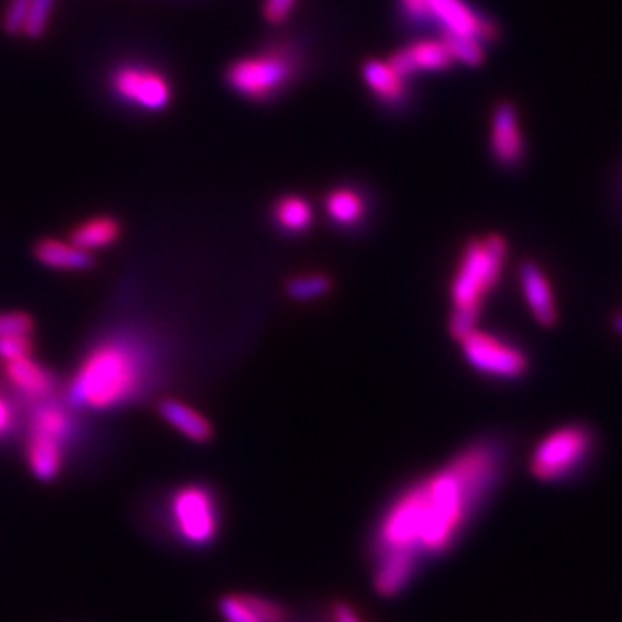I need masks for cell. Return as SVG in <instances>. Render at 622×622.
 <instances>
[{
	"label": "cell",
	"instance_id": "cell-7",
	"mask_svg": "<svg viewBox=\"0 0 622 622\" xmlns=\"http://www.w3.org/2000/svg\"><path fill=\"white\" fill-rule=\"evenodd\" d=\"M297 59L287 51H268L232 63L227 67L226 81L246 99L268 101L287 89L297 77Z\"/></svg>",
	"mask_w": 622,
	"mask_h": 622
},
{
	"label": "cell",
	"instance_id": "cell-29",
	"mask_svg": "<svg viewBox=\"0 0 622 622\" xmlns=\"http://www.w3.org/2000/svg\"><path fill=\"white\" fill-rule=\"evenodd\" d=\"M33 319L26 312H0V336L31 335Z\"/></svg>",
	"mask_w": 622,
	"mask_h": 622
},
{
	"label": "cell",
	"instance_id": "cell-31",
	"mask_svg": "<svg viewBox=\"0 0 622 622\" xmlns=\"http://www.w3.org/2000/svg\"><path fill=\"white\" fill-rule=\"evenodd\" d=\"M299 0H264V19L270 24L287 23L290 12L295 11Z\"/></svg>",
	"mask_w": 622,
	"mask_h": 622
},
{
	"label": "cell",
	"instance_id": "cell-15",
	"mask_svg": "<svg viewBox=\"0 0 622 622\" xmlns=\"http://www.w3.org/2000/svg\"><path fill=\"white\" fill-rule=\"evenodd\" d=\"M373 587L381 597H397L418 573L421 556L415 552H391L373 560Z\"/></svg>",
	"mask_w": 622,
	"mask_h": 622
},
{
	"label": "cell",
	"instance_id": "cell-8",
	"mask_svg": "<svg viewBox=\"0 0 622 622\" xmlns=\"http://www.w3.org/2000/svg\"><path fill=\"white\" fill-rule=\"evenodd\" d=\"M462 348L467 363L491 379L515 381L522 379L530 367L526 353L512 341L478 329L462 338Z\"/></svg>",
	"mask_w": 622,
	"mask_h": 622
},
{
	"label": "cell",
	"instance_id": "cell-28",
	"mask_svg": "<svg viewBox=\"0 0 622 622\" xmlns=\"http://www.w3.org/2000/svg\"><path fill=\"white\" fill-rule=\"evenodd\" d=\"M31 351H33L31 335L0 336V359L7 363L31 357Z\"/></svg>",
	"mask_w": 622,
	"mask_h": 622
},
{
	"label": "cell",
	"instance_id": "cell-26",
	"mask_svg": "<svg viewBox=\"0 0 622 622\" xmlns=\"http://www.w3.org/2000/svg\"><path fill=\"white\" fill-rule=\"evenodd\" d=\"M55 2L57 0H31L29 19H26V24H24V35L31 36V38H38V36L45 35L51 12L55 9Z\"/></svg>",
	"mask_w": 622,
	"mask_h": 622
},
{
	"label": "cell",
	"instance_id": "cell-5",
	"mask_svg": "<svg viewBox=\"0 0 622 622\" xmlns=\"http://www.w3.org/2000/svg\"><path fill=\"white\" fill-rule=\"evenodd\" d=\"M423 524H425L423 484L413 481L385 508L377 526L373 530L371 546H369L373 560L391 552H415L421 556L419 542H421Z\"/></svg>",
	"mask_w": 622,
	"mask_h": 622
},
{
	"label": "cell",
	"instance_id": "cell-14",
	"mask_svg": "<svg viewBox=\"0 0 622 622\" xmlns=\"http://www.w3.org/2000/svg\"><path fill=\"white\" fill-rule=\"evenodd\" d=\"M518 278H520L524 300L534 314V319L542 326H554L558 321V307H556L551 278L542 270V266L534 260H524L518 266Z\"/></svg>",
	"mask_w": 622,
	"mask_h": 622
},
{
	"label": "cell",
	"instance_id": "cell-21",
	"mask_svg": "<svg viewBox=\"0 0 622 622\" xmlns=\"http://www.w3.org/2000/svg\"><path fill=\"white\" fill-rule=\"evenodd\" d=\"M35 258L43 266L57 270H87L96 264L91 252L84 251L69 242L45 238L36 242Z\"/></svg>",
	"mask_w": 622,
	"mask_h": 622
},
{
	"label": "cell",
	"instance_id": "cell-4",
	"mask_svg": "<svg viewBox=\"0 0 622 622\" xmlns=\"http://www.w3.org/2000/svg\"><path fill=\"white\" fill-rule=\"evenodd\" d=\"M597 452V433L585 423H570L552 431L530 457V471L540 481H566L590 464Z\"/></svg>",
	"mask_w": 622,
	"mask_h": 622
},
{
	"label": "cell",
	"instance_id": "cell-17",
	"mask_svg": "<svg viewBox=\"0 0 622 622\" xmlns=\"http://www.w3.org/2000/svg\"><path fill=\"white\" fill-rule=\"evenodd\" d=\"M218 607L226 622H288L287 609L263 597L226 595Z\"/></svg>",
	"mask_w": 622,
	"mask_h": 622
},
{
	"label": "cell",
	"instance_id": "cell-12",
	"mask_svg": "<svg viewBox=\"0 0 622 622\" xmlns=\"http://www.w3.org/2000/svg\"><path fill=\"white\" fill-rule=\"evenodd\" d=\"M111 87L118 96L145 111H162L168 108L171 99L164 75L145 67H120L111 75Z\"/></svg>",
	"mask_w": 622,
	"mask_h": 622
},
{
	"label": "cell",
	"instance_id": "cell-11",
	"mask_svg": "<svg viewBox=\"0 0 622 622\" xmlns=\"http://www.w3.org/2000/svg\"><path fill=\"white\" fill-rule=\"evenodd\" d=\"M490 154L503 169L518 168L526 157V140L512 101H500L491 111Z\"/></svg>",
	"mask_w": 622,
	"mask_h": 622
},
{
	"label": "cell",
	"instance_id": "cell-3",
	"mask_svg": "<svg viewBox=\"0 0 622 622\" xmlns=\"http://www.w3.org/2000/svg\"><path fill=\"white\" fill-rule=\"evenodd\" d=\"M508 252V240L496 232L467 240L449 288V299L454 304L449 316V333L455 338L462 341L471 331H476L481 307L502 278Z\"/></svg>",
	"mask_w": 622,
	"mask_h": 622
},
{
	"label": "cell",
	"instance_id": "cell-2",
	"mask_svg": "<svg viewBox=\"0 0 622 622\" xmlns=\"http://www.w3.org/2000/svg\"><path fill=\"white\" fill-rule=\"evenodd\" d=\"M144 381V357L132 343L113 338L97 345L73 377L67 401L73 408L109 409L135 396Z\"/></svg>",
	"mask_w": 622,
	"mask_h": 622
},
{
	"label": "cell",
	"instance_id": "cell-20",
	"mask_svg": "<svg viewBox=\"0 0 622 622\" xmlns=\"http://www.w3.org/2000/svg\"><path fill=\"white\" fill-rule=\"evenodd\" d=\"M157 409H159V415L190 442L206 443L212 440L214 427L200 411L181 403L178 399H164Z\"/></svg>",
	"mask_w": 622,
	"mask_h": 622
},
{
	"label": "cell",
	"instance_id": "cell-23",
	"mask_svg": "<svg viewBox=\"0 0 622 622\" xmlns=\"http://www.w3.org/2000/svg\"><path fill=\"white\" fill-rule=\"evenodd\" d=\"M121 227L115 218L109 215H97L84 222L81 226L75 227L71 234V242L75 246L84 248V251H99L105 248L109 244H113L120 238Z\"/></svg>",
	"mask_w": 622,
	"mask_h": 622
},
{
	"label": "cell",
	"instance_id": "cell-30",
	"mask_svg": "<svg viewBox=\"0 0 622 622\" xmlns=\"http://www.w3.org/2000/svg\"><path fill=\"white\" fill-rule=\"evenodd\" d=\"M401 19L413 29H430L425 0H399Z\"/></svg>",
	"mask_w": 622,
	"mask_h": 622
},
{
	"label": "cell",
	"instance_id": "cell-22",
	"mask_svg": "<svg viewBox=\"0 0 622 622\" xmlns=\"http://www.w3.org/2000/svg\"><path fill=\"white\" fill-rule=\"evenodd\" d=\"M273 218L288 234H304L314 224V208L302 196H282L276 200Z\"/></svg>",
	"mask_w": 622,
	"mask_h": 622
},
{
	"label": "cell",
	"instance_id": "cell-6",
	"mask_svg": "<svg viewBox=\"0 0 622 622\" xmlns=\"http://www.w3.org/2000/svg\"><path fill=\"white\" fill-rule=\"evenodd\" d=\"M73 421L55 401H38L31 418V435L26 443V462L41 481L57 479L63 467V447L69 440Z\"/></svg>",
	"mask_w": 622,
	"mask_h": 622
},
{
	"label": "cell",
	"instance_id": "cell-33",
	"mask_svg": "<svg viewBox=\"0 0 622 622\" xmlns=\"http://www.w3.org/2000/svg\"><path fill=\"white\" fill-rule=\"evenodd\" d=\"M612 329H614L619 335H622V311L614 316V321H612Z\"/></svg>",
	"mask_w": 622,
	"mask_h": 622
},
{
	"label": "cell",
	"instance_id": "cell-10",
	"mask_svg": "<svg viewBox=\"0 0 622 622\" xmlns=\"http://www.w3.org/2000/svg\"><path fill=\"white\" fill-rule=\"evenodd\" d=\"M425 4L430 29H437L442 35L471 36L484 45L496 43L498 24L466 0H425Z\"/></svg>",
	"mask_w": 622,
	"mask_h": 622
},
{
	"label": "cell",
	"instance_id": "cell-1",
	"mask_svg": "<svg viewBox=\"0 0 622 622\" xmlns=\"http://www.w3.org/2000/svg\"><path fill=\"white\" fill-rule=\"evenodd\" d=\"M506 467V445L496 437H484L421 479L425 493V524L421 532V556H443L464 534L467 522L490 498Z\"/></svg>",
	"mask_w": 622,
	"mask_h": 622
},
{
	"label": "cell",
	"instance_id": "cell-13",
	"mask_svg": "<svg viewBox=\"0 0 622 622\" xmlns=\"http://www.w3.org/2000/svg\"><path fill=\"white\" fill-rule=\"evenodd\" d=\"M387 63L406 81H409V79L423 75V73L447 71L454 65V59H452V55H449V51L445 47L442 38L423 36V38L409 43L406 47L393 51Z\"/></svg>",
	"mask_w": 622,
	"mask_h": 622
},
{
	"label": "cell",
	"instance_id": "cell-16",
	"mask_svg": "<svg viewBox=\"0 0 622 622\" xmlns=\"http://www.w3.org/2000/svg\"><path fill=\"white\" fill-rule=\"evenodd\" d=\"M360 77L371 96L389 109L403 108L408 103V81L387 63V59H369L360 67Z\"/></svg>",
	"mask_w": 622,
	"mask_h": 622
},
{
	"label": "cell",
	"instance_id": "cell-25",
	"mask_svg": "<svg viewBox=\"0 0 622 622\" xmlns=\"http://www.w3.org/2000/svg\"><path fill=\"white\" fill-rule=\"evenodd\" d=\"M333 290V280L326 275H300L287 282V295L295 300L321 299Z\"/></svg>",
	"mask_w": 622,
	"mask_h": 622
},
{
	"label": "cell",
	"instance_id": "cell-24",
	"mask_svg": "<svg viewBox=\"0 0 622 622\" xmlns=\"http://www.w3.org/2000/svg\"><path fill=\"white\" fill-rule=\"evenodd\" d=\"M440 38L445 43V47L449 51L454 63L466 65V67H479V65H484V60H486V47H488V45H484L478 38L455 35H442Z\"/></svg>",
	"mask_w": 622,
	"mask_h": 622
},
{
	"label": "cell",
	"instance_id": "cell-32",
	"mask_svg": "<svg viewBox=\"0 0 622 622\" xmlns=\"http://www.w3.org/2000/svg\"><path fill=\"white\" fill-rule=\"evenodd\" d=\"M12 427L11 403L0 396V435H4Z\"/></svg>",
	"mask_w": 622,
	"mask_h": 622
},
{
	"label": "cell",
	"instance_id": "cell-19",
	"mask_svg": "<svg viewBox=\"0 0 622 622\" xmlns=\"http://www.w3.org/2000/svg\"><path fill=\"white\" fill-rule=\"evenodd\" d=\"M329 220L343 230H355L367 220V198L351 186H336L324 196Z\"/></svg>",
	"mask_w": 622,
	"mask_h": 622
},
{
	"label": "cell",
	"instance_id": "cell-18",
	"mask_svg": "<svg viewBox=\"0 0 622 622\" xmlns=\"http://www.w3.org/2000/svg\"><path fill=\"white\" fill-rule=\"evenodd\" d=\"M7 379L9 384L26 399L33 401H45L53 389H55V377L53 373L45 369L41 363L23 357V359L9 360L7 363Z\"/></svg>",
	"mask_w": 622,
	"mask_h": 622
},
{
	"label": "cell",
	"instance_id": "cell-27",
	"mask_svg": "<svg viewBox=\"0 0 622 622\" xmlns=\"http://www.w3.org/2000/svg\"><path fill=\"white\" fill-rule=\"evenodd\" d=\"M29 9H31V0H9V7L2 16V26L9 35L23 33L24 24L29 19Z\"/></svg>",
	"mask_w": 622,
	"mask_h": 622
},
{
	"label": "cell",
	"instance_id": "cell-9",
	"mask_svg": "<svg viewBox=\"0 0 622 622\" xmlns=\"http://www.w3.org/2000/svg\"><path fill=\"white\" fill-rule=\"evenodd\" d=\"M174 527L192 546H206L215 538L220 512L214 493L204 486H184L171 498Z\"/></svg>",
	"mask_w": 622,
	"mask_h": 622
}]
</instances>
